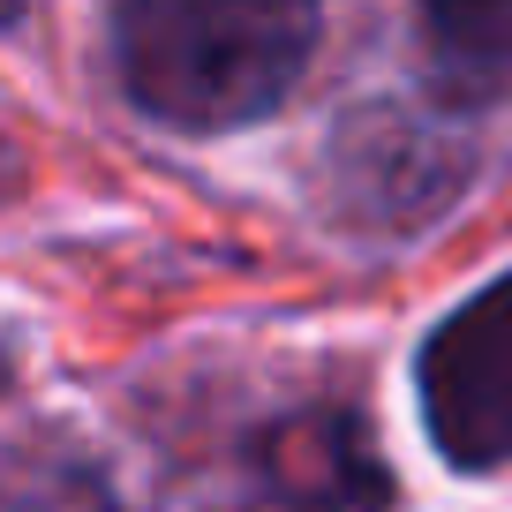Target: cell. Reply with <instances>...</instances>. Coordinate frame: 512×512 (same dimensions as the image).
<instances>
[{
	"instance_id": "7a4b0ae2",
	"label": "cell",
	"mask_w": 512,
	"mask_h": 512,
	"mask_svg": "<svg viewBox=\"0 0 512 512\" xmlns=\"http://www.w3.org/2000/svg\"><path fill=\"white\" fill-rule=\"evenodd\" d=\"M422 422L452 467L512 460V272L460 302L422 347Z\"/></svg>"
},
{
	"instance_id": "5b68a950",
	"label": "cell",
	"mask_w": 512,
	"mask_h": 512,
	"mask_svg": "<svg viewBox=\"0 0 512 512\" xmlns=\"http://www.w3.org/2000/svg\"><path fill=\"white\" fill-rule=\"evenodd\" d=\"M23 16V0H0V23H16Z\"/></svg>"
},
{
	"instance_id": "277c9868",
	"label": "cell",
	"mask_w": 512,
	"mask_h": 512,
	"mask_svg": "<svg viewBox=\"0 0 512 512\" xmlns=\"http://www.w3.org/2000/svg\"><path fill=\"white\" fill-rule=\"evenodd\" d=\"M0 512H121V505L83 460L53 445H16L0 452Z\"/></svg>"
},
{
	"instance_id": "3957f363",
	"label": "cell",
	"mask_w": 512,
	"mask_h": 512,
	"mask_svg": "<svg viewBox=\"0 0 512 512\" xmlns=\"http://www.w3.org/2000/svg\"><path fill=\"white\" fill-rule=\"evenodd\" d=\"M437 68L460 91H505L512 83V0H422Z\"/></svg>"
},
{
	"instance_id": "6da1fadb",
	"label": "cell",
	"mask_w": 512,
	"mask_h": 512,
	"mask_svg": "<svg viewBox=\"0 0 512 512\" xmlns=\"http://www.w3.org/2000/svg\"><path fill=\"white\" fill-rule=\"evenodd\" d=\"M317 53V0H113V68L174 128L264 121Z\"/></svg>"
},
{
	"instance_id": "8992f818",
	"label": "cell",
	"mask_w": 512,
	"mask_h": 512,
	"mask_svg": "<svg viewBox=\"0 0 512 512\" xmlns=\"http://www.w3.org/2000/svg\"><path fill=\"white\" fill-rule=\"evenodd\" d=\"M0 181H8V151H0Z\"/></svg>"
}]
</instances>
